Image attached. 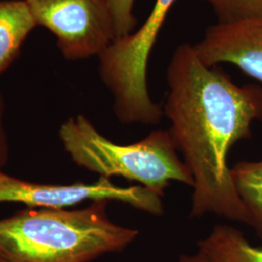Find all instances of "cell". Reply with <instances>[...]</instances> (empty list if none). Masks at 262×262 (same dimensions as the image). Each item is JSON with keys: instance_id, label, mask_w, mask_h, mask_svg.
I'll use <instances>...</instances> for the list:
<instances>
[{"instance_id": "4fadbf2b", "label": "cell", "mask_w": 262, "mask_h": 262, "mask_svg": "<svg viewBox=\"0 0 262 262\" xmlns=\"http://www.w3.org/2000/svg\"><path fill=\"white\" fill-rule=\"evenodd\" d=\"M8 156V147L6 134L3 127V101L0 95V170L5 164Z\"/></svg>"}, {"instance_id": "8992f818", "label": "cell", "mask_w": 262, "mask_h": 262, "mask_svg": "<svg viewBox=\"0 0 262 262\" xmlns=\"http://www.w3.org/2000/svg\"><path fill=\"white\" fill-rule=\"evenodd\" d=\"M85 201H119L150 215L164 214L162 197L142 186L120 187L102 177L94 183L36 184L12 177L0 170V203H20L37 209H67Z\"/></svg>"}, {"instance_id": "ba28073f", "label": "cell", "mask_w": 262, "mask_h": 262, "mask_svg": "<svg viewBox=\"0 0 262 262\" xmlns=\"http://www.w3.org/2000/svg\"><path fill=\"white\" fill-rule=\"evenodd\" d=\"M36 27L26 0H0V75L15 61Z\"/></svg>"}, {"instance_id": "7c38bea8", "label": "cell", "mask_w": 262, "mask_h": 262, "mask_svg": "<svg viewBox=\"0 0 262 262\" xmlns=\"http://www.w3.org/2000/svg\"><path fill=\"white\" fill-rule=\"evenodd\" d=\"M112 13L117 38L125 36L136 29L137 19L134 14L135 0H107Z\"/></svg>"}, {"instance_id": "3957f363", "label": "cell", "mask_w": 262, "mask_h": 262, "mask_svg": "<svg viewBox=\"0 0 262 262\" xmlns=\"http://www.w3.org/2000/svg\"><path fill=\"white\" fill-rule=\"evenodd\" d=\"M58 136L66 152L76 164L99 177H122L163 197L175 181L193 187V177L168 130L150 132L142 140L120 145L105 137L84 115L63 122Z\"/></svg>"}, {"instance_id": "30bf717a", "label": "cell", "mask_w": 262, "mask_h": 262, "mask_svg": "<svg viewBox=\"0 0 262 262\" xmlns=\"http://www.w3.org/2000/svg\"><path fill=\"white\" fill-rule=\"evenodd\" d=\"M235 187L251 215V226L262 238V160L242 161L231 167Z\"/></svg>"}, {"instance_id": "5bb4252c", "label": "cell", "mask_w": 262, "mask_h": 262, "mask_svg": "<svg viewBox=\"0 0 262 262\" xmlns=\"http://www.w3.org/2000/svg\"><path fill=\"white\" fill-rule=\"evenodd\" d=\"M179 262H206L203 256L197 252L195 254H183L179 258Z\"/></svg>"}, {"instance_id": "277c9868", "label": "cell", "mask_w": 262, "mask_h": 262, "mask_svg": "<svg viewBox=\"0 0 262 262\" xmlns=\"http://www.w3.org/2000/svg\"><path fill=\"white\" fill-rule=\"evenodd\" d=\"M177 1L156 0L140 28L115 39L98 56L100 79L112 94L114 113L122 123L157 125L163 117L162 106L150 97L148 66L159 32Z\"/></svg>"}, {"instance_id": "8fae6325", "label": "cell", "mask_w": 262, "mask_h": 262, "mask_svg": "<svg viewBox=\"0 0 262 262\" xmlns=\"http://www.w3.org/2000/svg\"><path fill=\"white\" fill-rule=\"evenodd\" d=\"M213 10L216 23L262 17V0H203Z\"/></svg>"}, {"instance_id": "9c48e42d", "label": "cell", "mask_w": 262, "mask_h": 262, "mask_svg": "<svg viewBox=\"0 0 262 262\" xmlns=\"http://www.w3.org/2000/svg\"><path fill=\"white\" fill-rule=\"evenodd\" d=\"M197 246L206 262H262V248L251 245L230 225H215Z\"/></svg>"}, {"instance_id": "7a4b0ae2", "label": "cell", "mask_w": 262, "mask_h": 262, "mask_svg": "<svg viewBox=\"0 0 262 262\" xmlns=\"http://www.w3.org/2000/svg\"><path fill=\"white\" fill-rule=\"evenodd\" d=\"M107 203L75 210L28 208L0 219V262H90L122 252L139 232L113 223Z\"/></svg>"}, {"instance_id": "52a82bcc", "label": "cell", "mask_w": 262, "mask_h": 262, "mask_svg": "<svg viewBox=\"0 0 262 262\" xmlns=\"http://www.w3.org/2000/svg\"><path fill=\"white\" fill-rule=\"evenodd\" d=\"M193 46L207 66L232 64L262 83V17L215 23Z\"/></svg>"}, {"instance_id": "5b68a950", "label": "cell", "mask_w": 262, "mask_h": 262, "mask_svg": "<svg viewBox=\"0 0 262 262\" xmlns=\"http://www.w3.org/2000/svg\"><path fill=\"white\" fill-rule=\"evenodd\" d=\"M36 26L56 37L67 60L100 56L116 39L107 0H26Z\"/></svg>"}, {"instance_id": "6da1fadb", "label": "cell", "mask_w": 262, "mask_h": 262, "mask_svg": "<svg viewBox=\"0 0 262 262\" xmlns=\"http://www.w3.org/2000/svg\"><path fill=\"white\" fill-rule=\"evenodd\" d=\"M166 81L163 116L194 181L189 216L215 215L251 225L227 159L238 141L251 137L253 122L262 121V88L235 84L219 66L205 64L190 43L174 50Z\"/></svg>"}]
</instances>
